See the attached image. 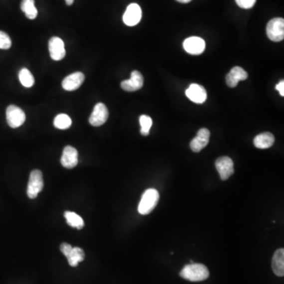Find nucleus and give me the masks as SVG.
Listing matches in <instances>:
<instances>
[{"label":"nucleus","instance_id":"1","mask_svg":"<svg viewBox=\"0 0 284 284\" xmlns=\"http://www.w3.org/2000/svg\"><path fill=\"white\" fill-rule=\"evenodd\" d=\"M179 275L187 281L200 282L209 278V271L208 268L202 264L191 263L185 266Z\"/></svg>","mask_w":284,"mask_h":284},{"label":"nucleus","instance_id":"22","mask_svg":"<svg viewBox=\"0 0 284 284\" xmlns=\"http://www.w3.org/2000/svg\"><path fill=\"white\" fill-rule=\"evenodd\" d=\"M72 125V120L69 115L66 114H59L54 119V126L59 130H66L70 128Z\"/></svg>","mask_w":284,"mask_h":284},{"label":"nucleus","instance_id":"23","mask_svg":"<svg viewBox=\"0 0 284 284\" xmlns=\"http://www.w3.org/2000/svg\"><path fill=\"white\" fill-rule=\"evenodd\" d=\"M18 77L21 85L25 88H30L35 83L33 75L26 68L21 69V71L19 72Z\"/></svg>","mask_w":284,"mask_h":284},{"label":"nucleus","instance_id":"20","mask_svg":"<svg viewBox=\"0 0 284 284\" xmlns=\"http://www.w3.org/2000/svg\"><path fill=\"white\" fill-rule=\"evenodd\" d=\"M21 9L28 19L33 20L37 16V9L35 6L34 0H22Z\"/></svg>","mask_w":284,"mask_h":284},{"label":"nucleus","instance_id":"2","mask_svg":"<svg viewBox=\"0 0 284 284\" xmlns=\"http://www.w3.org/2000/svg\"><path fill=\"white\" fill-rule=\"evenodd\" d=\"M160 199V194L155 189L145 190L141 197L138 205V213L141 215H148L156 208Z\"/></svg>","mask_w":284,"mask_h":284},{"label":"nucleus","instance_id":"26","mask_svg":"<svg viewBox=\"0 0 284 284\" xmlns=\"http://www.w3.org/2000/svg\"><path fill=\"white\" fill-rule=\"evenodd\" d=\"M239 7L243 9H251L256 3L257 0H236Z\"/></svg>","mask_w":284,"mask_h":284},{"label":"nucleus","instance_id":"14","mask_svg":"<svg viewBox=\"0 0 284 284\" xmlns=\"http://www.w3.org/2000/svg\"><path fill=\"white\" fill-rule=\"evenodd\" d=\"M186 95L191 101L196 104H203L207 100V92L203 86L198 84L190 85L186 90Z\"/></svg>","mask_w":284,"mask_h":284},{"label":"nucleus","instance_id":"12","mask_svg":"<svg viewBox=\"0 0 284 284\" xmlns=\"http://www.w3.org/2000/svg\"><path fill=\"white\" fill-rule=\"evenodd\" d=\"M210 138V132L208 129L202 128L198 132L195 138L190 142V149L194 153H199L207 146Z\"/></svg>","mask_w":284,"mask_h":284},{"label":"nucleus","instance_id":"21","mask_svg":"<svg viewBox=\"0 0 284 284\" xmlns=\"http://www.w3.org/2000/svg\"><path fill=\"white\" fill-rule=\"evenodd\" d=\"M64 217L68 225L72 227V228L81 229L85 225L83 219L80 217L79 215H77V213H73V212H66L64 213Z\"/></svg>","mask_w":284,"mask_h":284},{"label":"nucleus","instance_id":"8","mask_svg":"<svg viewBox=\"0 0 284 284\" xmlns=\"http://www.w3.org/2000/svg\"><path fill=\"white\" fill-rule=\"evenodd\" d=\"M183 47L190 55H199L205 51V42L198 36H190L183 42Z\"/></svg>","mask_w":284,"mask_h":284},{"label":"nucleus","instance_id":"30","mask_svg":"<svg viewBox=\"0 0 284 284\" xmlns=\"http://www.w3.org/2000/svg\"><path fill=\"white\" fill-rule=\"evenodd\" d=\"M66 1V4H67L68 6H70L73 3V1L74 0H65Z\"/></svg>","mask_w":284,"mask_h":284},{"label":"nucleus","instance_id":"24","mask_svg":"<svg viewBox=\"0 0 284 284\" xmlns=\"http://www.w3.org/2000/svg\"><path fill=\"white\" fill-rule=\"evenodd\" d=\"M139 121L141 124V134L143 136L149 135V130L153 125V120L151 117L145 115H141Z\"/></svg>","mask_w":284,"mask_h":284},{"label":"nucleus","instance_id":"6","mask_svg":"<svg viewBox=\"0 0 284 284\" xmlns=\"http://www.w3.org/2000/svg\"><path fill=\"white\" fill-rule=\"evenodd\" d=\"M49 53L53 60H62L66 55L64 42L61 38L53 36L48 42Z\"/></svg>","mask_w":284,"mask_h":284},{"label":"nucleus","instance_id":"17","mask_svg":"<svg viewBox=\"0 0 284 284\" xmlns=\"http://www.w3.org/2000/svg\"><path fill=\"white\" fill-rule=\"evenodd\" d=\"M272 268L273 273H275L277 277H284V250L280 249L276 251L273 255V262H272Z\"/></svg>","mask_w":284,"mask_h":284},{"label":"nucleus","instance_id":"11","mask_svg":"<svg viewBox=\"0 0 284 284\" xmlns=\"http://www.w3.org/2000/svg\"><path fill=\"white\" fill-rule=\"evenodd\" d=\"M144 85V77L138 70L132 72L130 79L125 80L121 83V87L126 92H134L141 89Z\"/></svg>","mask_w":284,"mask_h":284},{"label":"nucleus","instance_id":"9","mask_svg":"<svg viewBox=\"0 0 284 284\" xmlns=\"http://www.w3.org/2000/svg\"><path fill=\"white\" fill-rule=\"evenodd\" d=\"M141 16H142V11L139 5L137 3H131L126 8L122 19L126 25L134 26L140 22Z\"/></svg>","mask_w":284,"mask_h":284},{"label":"nucleus","instance_id":"29","mask_svg":"<svg viewBox=\"0 0 284 284\" xmlns=\"http://www.w3.org/2000/svg\"><path fill=\"white\" fill-rule=\"evenodd\" d=\"M177 1L182 2V3H188V2H191L192 0H177Z\"/></svg>","mask_w":284,"mask_h":284},{"label":"nucleus","instance_id":"28","mask_svg":"<svg viewBox=\"0 0 284 284\" xmlns=\"http://www.w3.org/2000/svg\"><path fill=\"white\" fill-rule=\"evenodd\" d=\"M276 89H277V90H278L279 92H280V94H281V96H284V81H280V83H279V84H277V86H276Z\"/></svg>","mask_w":284,"mask_h":284},{"label":"nucleus","instance_id":"10","mask_svg":"<svg viewBox=\"0 0 284 284\" xmlns=\"http://www.w3.org/2000/svg\"><path fill=\"white\" fill-rule=\"evenodd\" d=\"M216 168L220 175V179L227 180L234 174V163L228 156H222L216 161Z\"/></svg>","mask_w":284,"mask_h":284},{"label":"nucleus","instance_id":"18","mask_svg":"<svg viewBox=\"0 0 284 284\" xmlns=\"http://www.w3.org/2000/svg\"><path fill=\"white\" fill-rule=\"evenodd\" d=\"M274 142H275V137L269 132L258 134L254 140L255 147L261 149H269L273 146Z\"/></svg>","mask_w":284,"mask_h":284},{"label":"nucleus","instance_id":"4","mask_svg":"<svg viewBox=\"0 0 284 284\" xmlns=\"http://www.w3.org/2000/svg\"><path fill=\"white\" fill-rule=\"evenodd\" d=\"M43 187V175L40 170H33L28 180L27 194L28 198L34 199L41 192Z\"/></svg>","mask_w":284,"mask_h":284},{"label":"nucleus","instance_id":"15","mask_svg":"<svg viewBox=\"0 0 284 284\" xmlns=\"http://www.w3.org/2000/svg\"><path fill=\"white\" fill-rule=\"evenodd\" d=\"M85 81V75L81 72H76L65 77L62 81V88L66 91H74L80 88Z\"/></svg>","mask_w":284,"mask_h":284},{"label":"nucleus","instance_id":"7","mask_svg":"<svg viewBox=\"0 0 284 284\" xmlns=\"http://www.w3.org/2000/svg\"><path fill=\"white\" fill-rule=\"evenodd\" d=\"M109 112L105 104L99 103L94 107L92 115L89 117V123L93 126H100L107 122Z\"/></svg>","mask_w":284,"mask_h":284},{"label":"nucleus","instance_id":"27","mask_svg":"<svg viewBox=\"0 0 284 284\" xmlns=\"http://www.w3.org/2000/svg\"><path fill=\"white\" fill-rule=\"evenodd\" d=\"M72 249H73V247H72L71 245L69 244V243H63L60 245L61 252L63 254L65 257L67 256L69 253L71 251Z\"/></svg>","mask_w":284,"mask_h":284},{"label":"nucleus","instance_id":"16","mask_svg":"<svg viewBox=\"0 0 284 284\" xmlns=\"http://www.w3.org/2000/svg\"><path fill=\"white\" fill-rule=\"evenodd\" d=\"M248 73L244 69L240 66H235L228 73L226 77L227 85L230 88H235L237 86L239 81L247 79Z\"/></svg>","mask_w":284,"mask_h":284},{"label":"nucleus","instance_id":"3","mask_svg":"<svg viewBox=\"0 0 284 284\" xmlns=\"http://www.w3.org/2000/svg\"><path fill=\"white\" fill-rule=\"evenodd\" d=\"M268 36L274 42L282 41L284 39V20L281 17L272 19L266 28Z\"/></svg>","mask_w":284,"mask_h":284},{"label":"nucleus","instance_id":"25","mask_svg":"<svg viewBox=\"0 0 284 284\" xmlns=\"http://www.w3.org/2000/svg\"><path fill=\"white\" fill-rule=\"evenodd\" d=\"M11 39L8 36V34L3 31H0V49L7 50L11 47Z\"/></svg>","mask_w":284,"mask_h":284},{"label":"nucleus","instance_id":"13","mask_svg":"<svg viewBox=\"0 0 284 284\" xmlns=\"http://www.w3.org/2000/svg\"><path fill=\"white\" fill-rule=\"evenodd\" d=\"M77 163H78V153L77 149L70 145L65 147L61 157L62 165L67 169H72L75 168Z\"/></svg>","mask_w":284,"mask_h":284},{"label":"nucleus","instance_id":"5","mask_svg":"<svg viewBox=\"0 0 284 284\" xmlns=\"http://www.w3.org/2000/svg\"><path fill=\"white\" fill-rule=\"evenodd\" d=\"M6 121L11 128H17L25 121V114L22 109L16 105H9L6 108Z\"/></svg>","mask_w":284,"mask_h":284},{"label":"nucleus","instance_id":"19","mask_svg":"<svg viewBox=\"0 0 284 284\" xmlns=\"http://www.w3.org/2000/svg\"><path fill=\"white\" fill-rule=\"evenodd\" d=\"M68 263L71 267H77L85 259V252L80 247H73L67 256Z\"/></svg>","mask_w":284,"mask_h":284}]
</instances>
